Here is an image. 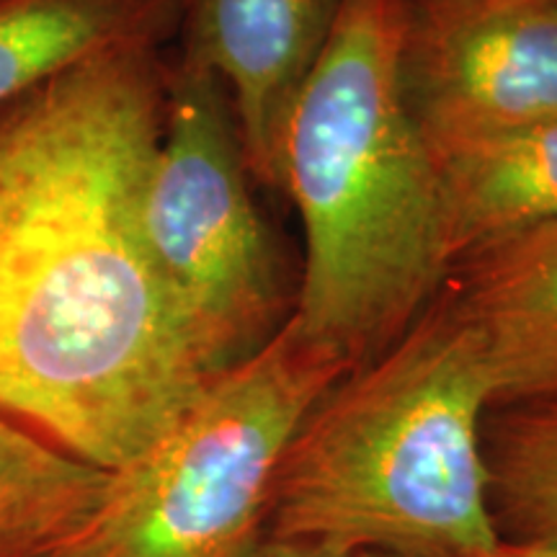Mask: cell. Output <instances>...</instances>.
<instances>
[{
	"label": "cell",
	"mask_w": 557,
	"mask_h": 557,
	"mask_svg": "<svg viewBox=\"0 0 557 557\" xmlns=\"http://www.w3.org/2000/svg\"><path fill=\"white\" fill-rule=\"evenodd\" d=\"M189 0H0V109L81 62L163 50Z\"/></svg>",
	"instance_id": "9"
},
{
	"label": "cell",
	"mask_w": 557,
	"mask_h": 557,
	"mask_svg": "<svg viewBox=\"0 0 557 557\" xmlns=\"http://www.w3.org/2000/svg\"><path fill=\"white\" fill-rule=\"evenodd\" d=\"M400 86L436 163L557 120V0H408Z\"/></svg>",
	"instance_id": "6"
},
{
	"label": "cell",
	"mask_w": 557,
	"mask_h": 557,
	"mask_svg": "<svg viewBox=\"0 0 557 557\" xmlns=\"http://www.w3.org/2000/svg\"><path fill=\"white\" fill-rule=\"evenodd\" d=\"M107 483V470L0 413V557H58Z\"/></svg>",
	"instance_id": "11"
},
{
	"label": "cell",
	"mask_w": 557,
	"mask_h": 557,
	"mask_svg": "<svg viewBox=\"0 0 557 557\" xmlns=\"http://www.w3.org/2000/svg\"><path fill=\"white\" fill-rule=\"evenodd\" d=\"M408 0H344L284 137L305 225L295 315L359 369L406 333L449 271L438 169L403 99Z\"/></svg>",
	"instance_id": "2"
},
{
	"label": "cell",
	"mask_w": 557,
	"mask_h": 557,
	"mask_svg": "<svg viewBox=\"0 0 557 557\" xmlns=\"http://www.w3.org/2000/svg\"><path fill=\"white\" fill-rule=\"evenodd\" d=\"M354 557H418V555L389 553V549H361V553H354Z\"/></svg>",
	"instance_id": "15"
},
{
	"label": "cell",
	"mask_w": 557,
	"mask_h": 557,
	"mask_svg": "<svg viewBox=\"0 0 557 557\" xmlns=\"http://www.w3.org/2000/svg\"><path fill=\"white\" fill-rule=\"evenodd\" d=\"M475 557H557V545L545 542H511L498 540L496 545Z\"/></svg>",
	"instance_id": "14"
},
{
	"label": "cell",
	"mask_w": 557,
	"mask_h": 557,
	"mask_svg": "<svg viewBox=\"0 0 557 557\" xmlns=\"http://www.w3.org/2000/svg\"><path fill=\"white\" fill-rule=\"evenodd\" d=\"M253 184L225 81L184 58L169 62L143 230L160 289L214 380L261 351L297 308L299 282Z\"/></svg>",
	"instance_id": "5"
},
{
	"label": "cell",
	"mask_w": 557,
	"mask_h": 557,
	"mask_svg": "<svg viewBox=\"0 0 557 557\" xmlns=\"http://www.w3.org/2000/svg\"><path fill=\"white\" fill-rule=\"evenodd\" d=\"M444 284L483 351L491 408L557 400V220L465 250Z\"/></svg>",
	"instance_id": "8"
},
{
	"label": "cell",
	"mask_w": 557,
	"mask_h": 557,
	"mask_svg": "<svg viewBox=\"0 0 557 557\" xmlns=\"http://www.w3.org/2000/svg\"><path fill=\"white\" fill-rule=\"evenodd\" d=\"M348 372L292 315L143 455L109 472L99 506L58 557H253L282 451Z\"/></svg>",
	"instance_id": "4"
},
{
	"label": "cell",
	"mask_w": 557,
	"mask_h": 557,
	"mask_svg": "<svg viewBox=\"0 0 557 557\" xmlns=\"http://www.w3.org/2000/svg\"><path fill=\"white\" fill-rule=\"evenodd\" d=\"M449 267L465 250L557 220V120L436 163Z\"/></svg>",
	"instance_id": "10"
},
{
	"label": "cell",
	"mask_w": 557,
	"mask_h": 557,
	"mask_svg": "<svg viewBox=\"0 0 557 557\" xmlns=\"http://www.w3.org/2000/svg\"><path fill=\"white\" fill-rule=\"evenodd\" d=\"M253 557H354V555L315 540L263 537Z\"/></svg>",
	"instance_id": "13"
},
{
	"label": "cell",
	"mask_w": 557,
	"mask_h": 557,
	"mask_svg": "<svg viewBox=\"0 0 557 557\" xmlns=\"http://www.w3.org/2000/svg\"><path fill=\"white\" fill-rule=\"evenodd\" d=\"M163 50L86 60L0 109V413L114 472L214 377L150 263Z\"/></svg>",
	"instance_id": "1"
},
{
	"label": "cell",
	"mask_w": 557,
	"mask_h": 557,
	"mask_svg": "<svg viewBox=\"0 0 557 557\" xmlns=\"http://www.w3.org/2000/svg\"><path fill=\"white\" fill-rule=\"evenodd\" d=\"M344 0H189L178 58L218 73L256 184L284 191V137Z\"/></svg>",
	"instance_id": "7"
},
{
	"label": "cell",
	"mask_w": 557,
	"mask_h": 557,
	"mask_svg": "<svg viewBox=\"0 0 557 557\" xmlns=\"http://www.w3.org/2000/svg\"><path fill=\"white\" fill-rule=\"evenodd\" d=\"M483 351L442 284L416 323L341 377L278 459L267 537L344 553L475 557L498 542L487 506Z\"/></svg>",
	"instance_id": "3"
},
{
	"label": "cell",
	"mask_w": 557,
	"mask_h": 557,
	"mask_svg": "<svg viewBox=\"0 0 557 557\" xmlns=\"http://www.w3.org/2000/svg\"><path fill=\"white\" fill-rule=\"evenodd\" d=\"M480 438L498 540L557 545V400L487 408Z\"/></svg>",
	"instance_id": "12"
}]
</instances>
